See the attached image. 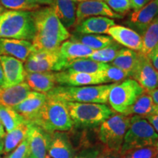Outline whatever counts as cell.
<instances>
[{
	"instance_id": "1",
	"label": "cell",
	"mask_w": 158,
	"mask_h": 158,
	"mask_svg": "<svg viewBox=\"0 0 158 158\" xmlns=\"http://www.w3.org/2000/svg\"><path fill=\"white\" fill-rule=\"evenodd\" d=\"M35 28L31 40L35 51H54L70 37V33L51 7H39L31 11Z\"/></svg>"
},
{
	"instance_id": "2",
	"label": "cell",
	"mask_w": 158,
	"mask_h": 158,
	"mask_svg": "<svg viewBox=\"0 0 158 158\" xmlns=\"http://www.w3.org/2000/svg\"><path fill=\"white\" fill-rule=\"evenodd\" d=\"M31 124L49 133L66 132L73 126L67 102L60 99L46 95V100Z\"/></svg>"
},
{
	"instance_id": "3",
	"label": "cell",
	"mask_w": 158,
	"mask_h": 158,
	"mask_svg": "<svg viewBox=\"0 0 158 158\" xmlns=\"http://www.w3.org/2000/svg\"><path fill=\"white\" fill-rule=\"evenodd\" d=\"M35 34L31 11L5 10L0 14V38L29 41Z\"/></svg>"
},
{
	"instance_id": "4",
	"label": "cell",
	"mask_w": 158,
	"mask_h": 158,
	"mask_svg": "<svg viewBox=\"0 0 158 158\" xmlns=\"http://www.w3.org/2000/svg\"><path fill=\"white\" fill-rule=\"evenodd\" d=\"M113 84H100L98 86H56L46 95L54 97L65 102L105 104Z\"/></svg>"
},
{
	"instance_id": "5",
	"label": "cell",
	"mask_w": 158,
	"mask_h": 158,
	"mask_svg": "<svg viewBox=\"0 0 158 158\" xmlns=\"http://www.w3.org/2000/svg\"><path fill=\"white\" fill-rule=\"evenodd\" d=\"M66 102L73 124L78 128L98 127L114 114L112 108L106 104Z\"/></svg>"
},
{
	"instance_id": "6",
	"label": "cell",
	"mask_w": 158,
	"mask_h": 158,
	"mask_svg": "<svg viewBox=\"0 0 158 158\" xmlns=\"http://www.w3.org/2000/svg\"><path fill=\"white\" fill-rule=\"evenodd\" d=\"M158 141V134L145 118L133 116L130 118L129 127L124 135L122 156L131 150L153 147Z\"/></svg>"
},
{
	"instance_id": "7",
	"label": "cell",
	"mask_w": 158,
	"mask_h": 158,
	"mask_svg": "<svg viewBox=\"0 0 158 158\" xmlns=\"http://www.w3.org/2000/svg\"><path fill=\"white\" fill-rule=\"evenodd\" d=\"M130 118L122 114H114L99 126L98 138L103 149L121 151L124 135L130 125Z\"/></svg>"
},
{
	"instance_id": "8",
	"label": "cell",
	"mask_w": 158,
	"mask_h": 158,
	"mask_svg": "<svg viewBox=\"0 0 158 158\" xmlns=\"http://www.w3.org/2000/svg\"><path fill=\"white\" fill-rule=\"evenodd\" d=\"M145 92L134 79H127L119 84H113L108 100L114 111L123 114L136 100Z\"/></svg>"
},
{
	"instance_id": "9",
	"label": "cell",
	"mask_w": 158,
	"mask_h": 158,
	"mask_svg": "<svg viewBox=\"0 0 158 158\" xmlns=\"http://www.w3.org/2000/svg\"><path fill=\"white\" fill-rule=\"evenodd\" d=\"M67 61L59 52L54 51H34L29 55L24 63L26 73L60 72L64 70Z\"/></svg>"
},
{
	"instance_id": "10",
	"label": "cell",
	"mask_w": 158,
	"mask_h": 158,
	"mask_svg": "<svg viewBox=\"0 0 158 158\" xmlns=\"http://www.w3.org/2000/svg\"><path fill=\"white\" fill-rule=\"evenodd\" d=\"M132 78L148 93L158 89V71L154 68L148 56L140 52Z\"/></svg>"
},
{
	"instance_id": "11",
	"label": "cell",
	"mask_w": 158,
	"mask_h": 158,
	"mask_svg": "<svg viewBox=\"0 0 158 158\" xmlns=\"http://www.w3.org/2000/svg\"><path fill=\"white\" fill-rule=\"evenodd\" d=\"M157 16L158 0H151L142 8L131 13L125 23L130 29L142 35L146 29Z\"/></svg>"
},
{
	"instance_id": "12",
	"label": "cell",
	"mask_w": 158,
	"mask_h": 158,
	"mask_svg": "<svg viewBox=\"0 0 158 158\" xmlns=\"http://www.w3.org/2000/svg\"><path fill=\"white\" fill-rule=\"evenodd\" d=\"M95 15L110 18V19H122L123 15L117 14L108 7L103 1L86 0L78 3L76 8V23L82 20ZM75 26V25H74Z\"/></svg>"
},
{
	"instance_id": "13",
	"label": "cell",
	"mask_w": 158,
	"mask_h": 158,
	"mask_svg": "<svg viewBox=\"0 0 158 158\" xmlns=\"http://www.w3.org/2000/svg\"><path fill=\"white\" fill-rule=\"evenodd\" d=\"M27 140L31 155L35 158L47 157L51 140V133L31 123Z\"/></svg>"
},
{
	"instance_id": "14",
	"label": "cell",
	"mask_w": 158,
	"mask_h": 158,
	"mask_svg": "<svg viewBox=\"0 0 158 158\" xmlns=\"http://www.w3.org/2000/svg\"><path fill=\"white\" fill-rule=\"evenodd\" d=\"M56 83L59 86H84L103 84L100 74L85 73L74 71L62 70L56 73Z\"/></svg>"
},
{
	"instance_id": "15",
	"label": "cell",
	"mask_w": 158,
	"mask_h": 158,
	"mask_svg": "<svg viewBox=\"0 0 158 158\" xmlns=\"http://www.w3.org/2000/svg\"><path fill=\"white\" fill-rule=\"evenodd\" d=\"M34 51V47L29 41L0 38V56H11L25 62Z\"/></svg>"
},
{
	"instance_id": "16",
	"label": "cell",
	"mask_w": 158,
	"mask_h": 158,
	"mask_svg": "<svg viewBox=\"0 0 158 158\" xmlns=\"http://www.w3.org/2000/svg\"><path fill=\"white\" fill-rule=\"evenodd\" d=\"M108 34L120 45L128 49L140 52L142 48L141 35L128 27L121 25H114L108 29Z\"/></svg>"
},
{
	"instance_id": "17",
	"label": "cell",
	"mask_w": 158,
	"mask_h": 158,
	"mask_svg": "<svg viewBox=\"0 0 158 158\" xmlns=\"http://www.w3.org/2000/svg\"><path fill=\"white\" fill-rule=\"evenodd\" d=\"M46 100V94L30 92L24 100L13 108L25 121L33 122Z\"/></svg>"
},
{
	"instance_id": "18",
	"label": "cell",
	"mask_w": 158,
	"mask_h": 158,
	"mask_svg": "<svg viewBox=\"0 0 158 158\" xmlns=\"http://www.w3.org/2000/svg\"><path fill=\"white\" fill-rule=\"evenodd\" d=\"M5 84L3 86H15L24 81L26 71L23 62L11 56H0Z\"/></svg>"
},
{
	"instance_id": "19",
	"label": "cell",
	"mask_w": 158,
	"mask_h": 158,
	"mask_svg": "<svg viewBox=\"0 0 158 158\" xmlns=\"http://www.w3.org/2000/svg\"><path fill=\"white\" fill-rule=\"evenodd\" d=\"M48 155L52 158H73L78 152L75 149L68 134L63 132L51 133Z\"/></svg>"
},
{
	"instance_id": "20",
	"label": "cell",
	"mask_w": 158,
	"mask_h": 158,
	"mask_svg": "<svg viewBox=\"0 0 158 158\" xmlns=\"http://www.w3.org/2000/svg\"><path fill=\"white\" fill-rule=\"evenodd\" d=\"M115 24V21L109 18L89 17L75 24V32L92 35L106 34L108 33V29Z\"/></svg>"
},
{
	"instance_id": "21",
	"label": "cell",
	"mask_w": 158,
	"mask_h": 158,
	"mask_svg": "<svg viewBox=\"0 0 158 158\" xmlns=\"http://www.w3.org/2000/svg\"><path fill=\"white\" fill-rule=\"evenodd\" d=\"M31 89L27 83L12 86H0V106L14 108L27 98Z\"/></svg>"
},
{
	"instance_id": "22",
	"label": "cell",
	"mask_w": 158,
	"mask_h": 158,
	"mask_svg": "<svg viewBox=\"0 0 158 158\" xmlns=\"http://www.w3.org/2000/svg\"><path fill=\"white\" fill-rule=\"evenodd\" d=\"M25 82L34 92L46 94L56 86V73H26Z\"/></svg>"
},
{
	"instance_id": "23",
	"label": "cell",
	"mask_w": 158,
	"mask_h": 158,
	"mask_svg": "<svg viewBox=\"0 0 158 158\" xmlns=\"http://www.w3.org/2000/svg\"><path fill=\"white\" fill-rule=\"evenodd\" d=\"M55 14L66 29L76 24V7L73 0H54L51 5Z\"/></svg>"
},
{
	"instance_id": "24",
	"label": "cell",
	"mask_w": 158,
	"mask_h": 158,
	"mask_svg": "<svg viewBox=\"0 0 158 158\" xmlns=\"http://www.w3.org/2000/svg\"><path fill=\"white\" fill-rule=\"evenodd\" d=\"M158 111V106L148 92H143L136 101L123 114L125 116L134 115L147 117Z\"/></svg>"
},
{
	"instance_id": "25",
	"label": "cell",
	"mask_w": 158,
	"mask_h": 158,
	"mask_svg": "<svg viewBox=\"0 0 158 158\" xmlns=\"http://www.w3.org/2000/svg\"><path fill=\"white\" fill-rule=\"evenodd\" d=\"M94 51L84 45L68 40L62 43L59 47V52L67 62L79 59H89Z\"/></svg>"
},
{
	"instance_id": "26",
	"label": "cell",
	"mask_w": 158,
	"mask_h": 158,
	"mask_svg": "<svg viewBox=\"0 0 158 158\" xmlns=\"http://www.w3.org/2000/svg\"><path fill=\"white\" fill-rule=\"evenodd\" d=\"M70 40L84 45L93 51L100 50L107 47L114 42L111 37L106 35L81 34L74 32L70 37Z\"/></svg>"
},
{
	"instance_id": "27",
	"label": "cell",
	"mask_w": 158,
	"mask_h": 158,
	"mask_svg": "<svg viewBox=\"0 0 158 158\" xmlns=\"http://www.w3.org/2000/svg\"><path fill=\"white\" fill-rule=\"evenodd\" d=\"M138 52L128 48H122L111 62V65L118 68L132 77L137 66Z\"/></svg>"
},
{
	"instance_id": "28",
	"label": "cell",
	"mask_w": 158,
	"mask_h": 158,
	"mask_svg": "<svg viewBox=\"0 0 158 158\" xmlns=\"http://www.w3.org/2000/svg\"><path fill=\"white\" fill-rule=\"evenodd\" d=\"M107 65L108 64L95 62L90 59H79L67 62L64 70L96 74L102 72Z\"/></svg>"
},
{
	"instance_id": "29",
	"label": "cell",
	"mask_w": 158,
	"mask_h": 158,
	"mask_svg": "<svg viewBox=\"0 0 158 158\" xmlns=\"http://www.w3.org/2000/svg\"><path fill=\"white\" fill-rule=\"evenodd\" d=\"M142 48L140 53L148 56L158 47V16L146 29L141 35Z\"/></svg>"
},
{
	"instance_id": "30",
	"label": "cell",
	"mask_w": 158,
	"mask_h": 158,
	"mask_svg": "<svg viewBox=\"0 0 158 158\" xmlns=\"http://www.w3.org/2000/svg\"><path fill=\"white\" fill-rule=\"evenodd\" d=\"M30 126V122L24 121L14 130L7 133L4 143V152L8 153L16 147L18 144L21 143L27 138Z\"/></svg>"
},
{
	"instance_id": "31",
	"label": "cell",
	"mask_w": 158,
	"mask_h": 158,
	"mask_svg": "<svg viewBox=\"0 0 158 158\" xmlns=\"http://www.w3.org/2000/svg\"><path fill=\"white\" fill-rule=\"evenodd\" d=\"M24 121L13 108L0 106V122L7 133L14 130Z\"/></svg>"
},
{
	"instance_id": "32",
	"label": "cell",
	"mask_w": 158,
	"mask_h": 158,
	"mask_svg": "<svg viewBox=\"0 0 158 158\" xmlns=\"http://www.w3.org/2000/svg\"><path fill=\"white\" fill-rule=\"evenodd\" d=\"M122 48L121 45L114 41L107 47L94 51L89 59L98 62L108 64V62H113Z\"/></svg>"
},
{
	"instance_id": "33",
	"label": "cell",
	"mask_w": 158,
	"mask_h": 158,
	"mask_svg": "<svg viewBox=\"0 0 158 158\" xmlns=\"http://www.w3.org/2000/svg\"><path fill=\"white\" fill-rule=\"evenodd\" d=\"M103 84L110 82H118L130 77L128 73L118 68L108 64L102 72L99 73Z\"/></svg>"
},
{
	"instance_id": "34",
	"label": "cell",
	"mask_w": 158,
	"mask_h": 158,
	"mask_svg": "<svg viewBox=\"0 0 158 158\" xmlns=\"http://www.w3.org/2000/svg\"><path fill=\"white\" fill-rule=\"evenodd\" d=\"M0 2L5 8L10 10L33 11L40 7V5L30 0H0Z\"/></svg>"
},
{
	"instance_id": "35",
	"label": "cell",
	"mask_w": 158,
	"mask_h": 158,
	"mask_svg": "<svg viewBox=\"0 0 158 158\" xmlns=\"http://www.w3.org/2000/svg\"><path fill=\"white\" fill-rule=\"evenodd\" d=\"M157 149L155 146L135 149L122 155V158H156Z\"/></svg>"
},
{
	"instance_id": "36",
	"label": "cell",
	"mask_w": 158,
	"mask_h": 158,
	"mask_svg": "<svg viewBox=\"0 0 158 158\" xmlns=\"http://www.w3.org/2000/svg\"><path fill=\"white\" fill-rule=\"evenodd\" d=\"M108 7L117 14L124 15L131 8L130 0H104Z\"/></svg>"
},
{
	"instance_id": "37",
	"label": "cell",
	"mask_w": 158,
	"mask_h": 158,
	"mask_svg": "<svg viewBox=\"0 0 158 158\" xmlns=\"http://www.w3.org/2000/svg\"><path fill=\"white\" fill-rule=\"evenodd\" d=\"M102 149V147L96 146L85 147L81 151L78 152L73 158H96L100 153Z\"/></svg>"
},
{
	"instance_id": "38",
	"label": "cell",
	"mask_w": 158,
	"mask_h": 158,
	"mask_svg": "<svg viewBox=\"0 0 158 158\" xmlns=\"http://www.w3.org/2000/svg\"><path fill=\"white\" fill-rule=\"evenodd\" d=\"M30 155L27 138L19 144L18 148L7 158H27Z\"/></svg>"
},
{
	"instance_id": "39",
	"label": "cell",
	"mask_w": 158,
	"mask_h": 158,
	"mask_svg": "<svg viewBox=\"0 0 158 158\" xmlns=\"http://www.w3.org/2000/svg\"><path fill=\"white\" fill-rule=\"evenodd\" d=\"M96 158H122L120 152L111 151L102 148L100 153Z\"/></svg>"
},
{
	"instance_id": "40",
	"label": "cell",
	"mask_w": 158,
	"mask_h": 158,
	"mask_svg": "<svg viewBox=\"0 0 158 158\" xmlns=\"http://www.w3.org/2000/svg\"><path fill=\"white\" fill-rule=\"evenodd\" d=\"M145 118L151 124V125L152 126L154 129H155V131L158 134V111L152 114V115L147 116V117H145Z\"/></svg>"
},
{
	"instance_id": "41",
	"label": "cell",
	"mask_w": 158,
	"mask_h": 158,
	"mask_svg": "<svg viewBox=\"0 0 158 158\" xmlns=\"http://www.w3.org/2000/svg\"><path fill=\"white\" fill-rule=\"evenodd\" d=\"M147 56L154 68L158 71V47L152 51Z\"/></svg>"
},
{
	"instance_id": "42",
	"label": "cell",
	"mask_w": 158,
	"mask_h": 158,
	"mask_svg": "<svg viewBox=\"0 0 158 158\" xmlns=\"http://www.w3.org/2000/svg\"><path fill=\"white\" fill-rule=\"evenodd\" d=\"M150 1L151 0H130L131 8H133L134 11L138 10L144 7L147 3H149Z\"/></svg>"
},
{
	"instance_id": "43",
	"label": "cell",
	"mask_w": 158,
	"mask_h": 158,
	"mask_svg": "<svg viewBox=\"0 0 158 158\" xmlns=\"http://www.w3.org/2000/svg\"><path fill=\"white\" fill-rule=\"evenodd\" d=\"M31 2L37 4V5H51L54 0H30Z\"/></svg>"
},
{
	"instance_id": "44",
	"label": "cell",
	"mask_w": 158,
	"mask_h": 158,
	"mask_svg": "<svg viewBox=\"0 0 158 158\" xmlns=\"http://www.w3.org/2000/svg\"><path fill=\"white\" fill-rule=\"evenodd\" d=\"M149 94L151 95L153 101L155 102V103L158 106V89L152 91V92H149Z\"/></svg>"
},
{
	"instance_id": "45",
	"label": "cell",
	"mask_w": 158,
	"mask_h": 158,
	"mask_svg": "<svg viewBox=\"0 0 158 158\" xmlns=\"http://www.w3.org/2000/svg\"><path fill=\"white\" fill-rule=\"evenodd\" d=\"M4 84H5V78H4L2 66L1 62H0V86H3Z\"/></svg>"
},
{
	"instance_id": "46",
	"label": "cell",
	"mask_w": 158,
	"mask_h": 158,
	"mask_svg": "<svg viewBox=\"0 0 158 158\" xmlns=\"http://www.w3.org/2000/svg\"><path fill=\"white\" fill-rule=\"evenodd\" d=\"M5 136V131L4 130V127L2 124V122H0V139L4 138Z\"/></svg>"
},
{
	"instance_id": "47",
	"label": "cell",
	"mask_w": 158,
	"mask_h": 158,
	"mask_svg": "<svg viewBox=\"0 0 158 158\" xmlns=\"http://www.w3.org/2000/svg\"><path fill=\"white\" fill-rule=\"evenodd\" d=\"M4 149V142L2 139H0V153L2 152Z\"/></svg>"
},
{
	"instance_id": "48",
	"label": "cell",
	"mask_w": 158,
	"mask_h": 158,
	"mask_svg": "<svg viewBox=\"0 0 158 158\" xmlns=\"http://www.w3.org/2000/svg\"><path fill=\"white\" fill-rule=\"evenodd\" d=\"M5 8L3 7L2 5L1 2H0V14H1V13H2L3 12H5Z\"/></svg>"
},
{
	"instance_id": "49",
	"label": "cell",
	"mask_w": 158,
	"mask_h": 158,
	"mask_svg": "<svg viewBox=\"0 0 158 158\" xmlns=\"http://www.w3.org/2000/svg\"><path fill=\"white\" fill-rule=\"evenodd\" d=\"M155 147L156 149H157V156H156V158H158V141L157 142V143L155 144Z\"/></svg>"
},
{
	"instance_id": "50",
	"label": "cell",
	"mask_w": 158,
	"mask_h": 158,
	"mask_svg": "<svg viewBox=\"0 0 158 158\" xmlns=\"http://www.w3.org/2000/svg\"><path fill=\"white\" fill-rule=\"evenodd\" d=\"M27 158H35V157H33V156H32V155H29V157H27Z\"/></svg>"
},
{
	"instance_id": "51",
	"label": "cell",
	"mask_w": 158,
	"mask_h": 158,
	"mask_svg": "<svg viewBox=\"0 0 158 158\" xmlns=\"http://www.w3.org/2000/svg\"><path fill=\"white\" fill-rule=\"evenodd\" d=\"M73 1H74L75 2H81V0H73Z\"/></svg>"
},
{
	"instance_id": "52",
	"label": "cell",
	"mask_w": 158,
	"mask_h": 158,
	"mask_svg": "<svg viewBox=\"0 0 158 158\" xmlns=\"http://www.w3.org/2000/svg\"><path fill=\"white\" fill-rule=\"evenodd\" d=\"M81 1H86V0H81ZM96 1H104V0H96Z\"/></svg>"
},
{
	"instance_id": "53",
	"label": "cell",
	"mask_w": 158,
	"mask_h": 158,
	"mask_svg": "<svg viewBox=\"0 0 158 158\" xmlns=\"http://www.w3.org/2000/svg\"><path fill=\"white\" fill-rule=\"evenodd\" d=\"M45 158H51L50 157H49V156L48 155H47V157H45Z\"/></svg>"
},
{
	"instance_id": "54",
	"label": "cell",
	"mask_w": 158,
	"mask_h": 158,
	"mask_svg": "<svg viewBox=\"0 0 158 158\" xmlns=\"http://www.w3.org/2000/svg\"><path fill=\"white\" fill-rule=\"evenodd\" d=\"M0 158H2V157H0Z\"/></svg>"
}]
</instances>
